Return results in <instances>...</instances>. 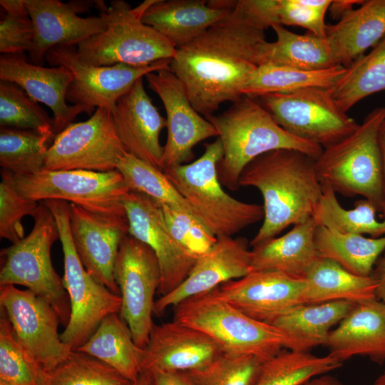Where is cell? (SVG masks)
<instances>
[{"label": "cell", "instance_id": "obj_8", "mask_svg": "<svg viewBox=\"0 0 385 385\" xmlns=\"http://www.w3.org/2000/svg\"><path fill=\"white\" fill-rule=\"evenodd\" d=\"M33 218L29 235L1 251L0 286L25 287L47 302L66 327L71 316L69 298L51 257L52 245L59 239L58 225L43 201Z\"/></svg>", "mask_w": 385, "mask_h": 385}, {"label": "cell", "instance_id": "obj_10", "mask_svg": "<svg viewBox=\"0 0 385 385\" xmlns=\"http://www.w3.org/2000/svg\"><path fill=\"white\" fill-rule=\"evenodd\" d=\"M14 182L21 195L34 201L63 200L96 214L126 217L123 202L130 190L117 170H43L28 175L14 174Z\"/></svg>", "mask_w": 385, "mask_h": 385}, {"label": "cell", "instance_id": "obj_41", "mask_svg": "<svg viewBox=\"0 0 385 385\" xmlns=\"http://www.w3.org/2000/svg\"><path fill=\"white\" fill-rule=\"evenodd\" d=\"M116 370L86 353L72 351L53 369L45 371L43 385H128Z\"/></svg>", "mask_w": 385, "mask_h": 385}, {"label": "cell", "instance_id": "obj_13", "mask_svg": "<svg viewBox=\"0 0 385 385\" xmlns=\"http://www.w3.org/2000/svg\"><path fill=\"white\" fill-rule=\"evenodd\" d=\"M127 153L116 132L112 111L98 108L89 119L72 123L56 135L43 170L112 171Z\"/></svg>", "mask_w": 385, "mask_h": 385}, {"label": "cell", "instance_id": "obj_18", "mask_svg": "<svg viewBox=\"0 0 385 385\" xmlns=\"http://www.w3.org/2000/svg\"><path fill=\"white\" fill-rule=\"evenodd\" d=\"M96 1L24 0L34 26V41L29 52V61L42 66L47 52L59 46H75L103 32L107 27L105 19L81 17Z\"/></svg>", "mask_w": 385, "mask_h": 385}, {"label": "cell", "instance_id": "obj_7", "mask_svg": "<svg viewBox=\"0 0 385 385\" xmlns=\"http://www.w3.org/2000/svg\"><path fill=\"white\" fill-rule=\"evenodd\" d=\"M174 307V321L205 333L225 354L252 355L266 361L287 349L289 343L279 329L244 314L222 299L215 289Z\"/></svg>", "mask_w": 385, "mask_h": 385}, {"label": "cell", "instance_id": "obj_11", "mask_svg": "<svg viewBox=\"0 0 385 385\" xmlns=\"http://www.w3.org/2000/svg\"><path fill=\"white\" fill-rule=\"evenodd\" d=\"M257 98L287 132L323 148L348 136L359 125L337 106L326 88H305Z\"/></svg>", "mask_w": 385, "mask_h": 385}, {"label": "cell", "instance_id": "obj_25", "mask_svg": "<svg viewBox=\"0 0 385 385\" xmlns=\"http://www.w3.org/2000/svg\"><path fill=\"white\" fill-rule=\"evenodd\" d=\"M235 1L155 0L143 13L142 21L178 48L228 14Z\"/></svg>", "mask_w": 385, "mask_h": 385}, {"label": "cell", "instance_id": "obj_32", "mask_svg": "<svg viewBox=\"0 0 385 385\" xmlns=\"http://www.w3.org/2000/svg\"><path fill=\"white\" fill-rule=\"evenodd\" d=\"M277 39L261 46L260 66L270 63L302 70H322L337 66L326 38L309 32L293 33L281 24L272 26Z\"/></svg>", "mask_w": 385, "mask_h": 385}, {"label": "cell", "instance_id": "obj_50", "mask_svg": "<svg viewBox=\"0 0 385 385\" xmlns=\"http://www.w3.org/2000/svg\"><path fill=\"white\" fill-rule=\"evenodd\" d=\"M375 265L376 267L371 276L376 282V297L385 304V254Z\"/></svg>", "mask_w": 385, "mask_h": 385}, {"label": "cell", "instance_id": "obj_37", "mask_svg": "<svg viewBox=\"0 0 385 385\" xmlns=\"http://www.w3.org/2000/svg\"><path fill=\"white\" fill-rule=\"evenodd\" d=\"M342 362L328 354L282 351L265 361L254 385H299L304 381L339 368Z\"/></svg>", "mask_w": 385, "mask_h": 385}, {"label": "cell", "instance_id": "obj_23", "mask_svg": "<svg viewBox=\"0 0 385 385\" xmlns=\"http://www.w3.org/2000/svg\"><path fill=\"white\" fill-rule=\"evenodd\" d=\"M73 79L68 68L35 65L24 53L0 56V80L16 83L36 101L51 108L55 137L72 123L77 115L88 113L83 106L66 103V93Z\"/></svg>", "mask_w": 385, "mask_h": 385}, {"label": "cell", "instance_id": "obj_33", "mask_svg": "<svg viewBox=\"0 0 385 385\" xmlns=\"http://www.w3.org/2000/svg\"><path fill=\"white\" fill-rule=\"evenodd\" d=\"M314 243L322 257L332 260L349 272L369 277L379 257L385 251V236L366 237L344 234L317 225Z\"/></svg>", "mask_w": 385, "mask_h": 385}, {"label": "cell", "instance_id": "obj_16", "mask_svg": "<svg viewBox=\"0 0 385 385\" xmlns=\"http://www.w3.org/2000/svg\"><path fill=\"white\" fill-rule=\"evenodd\" d=\"M145 77L166 113L167 139L161 163L164 171L189 162L197 143L218 135L214 126L192 106L183 83L170 69L150 73Z\"/></svg>", "mask_w": 385, "mask_h": 385}, {"label": "cell", "instance_id": "obj_27", "mask_svg": "<svg viewBox=\"0 0 385 385\" xmlns=\"http://www.w3.org/2000/svg\"><path fill=\"white\" fill-rule=\"evenodd\" d=\"M384 37L385 0H367L327 25L325 38L336 64L347 67Z\"/></svg>", "mask_w": 385, "mask_h": 385}, {"label": "cell", "instance_id": "obj_39", "mask_svg": "<svg viewBox=\"0 0 385 385\" xmlns=\"http://www.w3.org/2000/svg\"><path fill=\"white\" fill-rule=\"evenodd\" d=\"M116 170L122 175L130 191L145 194L160 204L195 215L188 202L162 170L128 153L120 158Z\"/></svg>", "mask_w": 385, "mask_h": 385}, {"label": "cell", "instance_id": "obj_56", "mask_svg": "<svg viewBox=\"0 0 385 385\" xmlns=\"http://www.w3.org/2000/svg\"><path fill=\"white\" fill-rule=\"evenodd\" d=\"M0 385H9V384H8L7 383L0 380Z\"/></svg>", "mask_w": 385, "mask_h": 385}, {"label": "cell", "instance_id": "obj_45", "mask_svg": "<svg viewBox=\"0 0 385 385\" xmlns=\"http://www.w3.org/2000/svg\"><path fill=\"white\" fill-rule=\"evenodd\" d=\"M6 11L0 21V53L29 52L34 41V26L24 0H1Z\"/></svg>", "mask_w": 385, "mask_h": 385}, {"label": "cell", "instance_id": "obj_24", "mask_svg": "<svg viewBox=\"0 0 385 385\" xmlns=\"http://www.w3.org/2000/svg\"><path fill=\"white\" fill-rule=\"evenodd\" d=\"M112 114L128 153L161 170L163 146L160 135L167 126L166 119L147 94L143 78L118 99Z\"/></svg>", "mask_w": 385, "mask_h": 385}, {"label": "cell", "instance_id": "obj_2", "mask_svg": "<svg viewBox=\"0 0 385 385\" xmlns=\"http://www.w3.org/2000/svg\"><path fill=\"white\" fill-rule=\"evenodd\" d=\"M239 183L257 188L263 198V222L251 247L311 218L322 193L314 160L295 150H275L256 158L243 170Z\"/></svg>", "mask_w": 385, "mask_h": 385}, {"label": "cell", "instance_id": "obj_35", "mask_svg": "<svg viewBox=\"0 0 385 385\" xmlns=\"http://www.w3.org/2000/svg\"><path fill=\"white\" fill-rule=\"evenodd\" d=\"M385 90V37L371 51L349 66L334 85L328 89L344 112L363 98Z\"/></svg>", "mask_w": 385, "mask_h": 385}, {"label": "cell", "instance_id": "obj_54", "mask_svg": "<svg viewBox=\"0 0 385 385\" xmlns=\"http://www.w3.org/2000/svg\"><path fill=\"white\" fill-rule=\"evenodd\" d=\"M152 384V374L150 371L142 372L138 378L130 381L128 385H151Z\"/></svg>", "mask_w": 385, "mask_h": 385}, {"label": "cell", "instance_id": "obj_19", "mask_svg": "<svg viewBox=\"0 0 385 385\" xmlns=\"http://www.w3.org/2000/svg\"><path fill=\"white\" fill-rule=\"evenodd\" d=\"M69 227L86 270L98 282L120 295L113 272L120 242L129 234L127 217L101 215L70 203Z\"/></svg>", "mask_w": 385, "mask_h": 385}, {"label": "cell", "instance_id": "obj_21", "mask_svg": "<svg viewBox=\"0 0 385 385\" xmlns=\"http://www.w3.org/2000/svg\"><path fill=\"white\" fill-rule=\"evenodd\" d=\"M251 272V250L247 240L218 237L215 245L197 257L182 284L155 300L154 313L162 315L168 308L174 307L188 298L210 292Z\"/></svg>", "mask_w": 385, "mask_h": 385}, {"label": "cell", "instance_id": "obj_30", "mask_svg": "<svg viewBox=\"0 0 385 385\" xmlns=\"http://www.w3.org/2000/svg\"><path fill=\"white\" fill-rule=\"evenodd\" d=\"M76 351L99 359L130 381L136 380L141 374L144 349L136 344L119 313L106 316L88 341Z\"/></svg>", "mask_w": 385, "mask_h": 385}, {"label": "cell", "instance_id": "obj_1", "mask_svg": "<svg viewBox=\"0 0 385 385\" xmlns=\"http://www.w3.org/2000/svg\"><path fill=\"white\" fill-rule=\"evenodd\" d=\"M265 31L235 1L224 18L177 48L170 70L200 114L207 117L223 103L243 96L247 82L260 66V48L267 41Z\"/></svg>", "mask_w": 385, "mask_h": 385}, {"label": "cell", "instance_id": "obj_52", "mask_svg": "<svg viewBox=\"0 0 385 385\" xmlns=\"http://www.w3.org/2000/svg\"><path fill=\"white\" fill-rule=\"evenodd\" d=\"M299 385H346L337 377L327 374L312 377Z\"/></svg>", "mask_w": 385, "mask_h": 385}, {"label": "cell", "instance_id": "obj_47", "mask_svg": "<svg viewBox=\"0 0 385 385\" xmlns=\"http://www.w3.org/2000/svg\"><path fill=\"white\" fill-rule=\"evenodd\" d=\"M326 12L309 6L305 0H278L279 24L300 26L320 38L326 37Z\"/></svg>", "mask_w": 385, "mask_h": 385}, {"label": "cell", "instance_id": "obj_3", "mask_svg": "<svg viewBox=\"0 0 385 385\" xmlns=\"http://www.w3.org/2000/svg\"><path fill=\"white\" fill-rule=\"evenodd\" d=\"M215 128L223 148L217 166L219 180L237 190L245 167L256 158L272 150L300 151L314 160L323 148L287 132L255 98L243 96L225 111L205 117Z\"/></svg>", "mask_w": 385, "mask_h": 385}, {"label": "cell", "instance_id": "obj_40", "mask_svg": "<svg viewBox=\"0 0 385 385\" xmlns=\"http://www.w3.org/2000/svg\"><path fill=\"white\" fill-rule=\"evenodd\" d=\"M0 125L31 130L53 140V120L20 86L0 81Z\"/></svg>", "mask_w": 385, "mask_h": 385}, {"label": "cell", "instance_id": "obj_43", "mask_svg": "<svg viewBox=\"0 0 385 385\" xmlns=\"http://www.w3.org/2000/svg\"><path fill=\"white\" fill-rule=\"evenodd\" d=\"M265 361L223 353L205 368L184 372L192 385H254Z\"/></svg>", "mask_w": 385, "mask_h": 385}, {"label": "cell", "instance_id": "obj_15", "mask_svg": "<svg viewBox=\"0 0 385 385\" xmlns=\"http://www.w3.org/2000/svg\"><path fill=\"white\" fill-rule=\"evenodd\" d=\"M0 307L23 350L45 371L53 369L73 351L61 339L56 311L31 291L12 284L0 286Z\"/></svg>", "mask_w": 385, "mask_h": 385}, {"label": "cell", "instance_id": "obj_38", "mask_svg": "<svg viewBox=\"0 0 385 385\" xmlns=\"http://www.w3.org/2000/svg\"><path fill=\"white\" fill-rule=\"evenodd\" d=\"M51 140L34 130L1 127V168L15 175H32L43 170Z\"/></svg>", "mask_w": 385, "mask_h": 385}, {"label": "cell", "instance_id": "obj_22", "mask_svg": "<svg viewBox=\"0 0 385 385\" xmlns=\"http://www.w3.org/2000/svg\"><path fill=\"white\" fill-rule=\"evenodd\" d=\"M223 351L205 333L173 320L154 324L144 348L141 373L186 372L206 367Z\"/></svg>", "mask_w": 385, "mask_h": 385}, {"label": "cell", "instance_id": "obj_26", "mask_svg": "<svg viewBox=\"0 0 385 385\" xmlns=\"http://www.w3.org/2000/svg\"><path fill=\"white\" fill-rule=\"evenodd\" d=\"M325 346L343 363L356 356L385 361V304L376 299L358 303L333 329Z\"/></svg>", "mask_w": 385, "mask_h": 385}, {"label": "cell", "instance_id": "obj_14", "mask_svg": "<svg viewBox=\"0 0 385 385\" xmlns=\"http://www.w3.org/2000/svg\"><path fill=\"white\" fill-rule=\"evenodd\" d=\"M45 60L52 66H63L72 73L66 101L86 108L91 114L94 108L113 111L118 99L140 78L163 69H170L171 60H162L144 66L124 63L91 66L81 62L75 46H59L50 49Z\"/></svg>", "mask_w": 385, "mask_h": 385}, {"label": "cell", "instance_id": "obj_31", "mask_svg": "<svg viewBox=\"0 0 385 385\" xmlns=\"http://www.w3.org/2000/svg\"><path fill=\"white\" fill-rule=\"evenodd\" d=\"M304 304L345 300L354 303L376 299L372 276L352 274L336 262L320 257L304 277Z\"/></svg>", "mask_w": 385, "mask_h": 385}, {"label": "cell", "instance_id": "obj_36", "mask_svg": "<svg viewBox=\"0 0 385 385\" xmlns=\"http://www.w3.org/2000/svg\"><path fill=\"white\" fill-rule=\"evenodd\" d=\"M322 193L312 217L318 225L344 234L369 235L371 237L385 236V219L376 218V207L366 199L354 202V208L346 209L338 201L336 192L322 184Z\"/></svg>", "mask_w": 385, "mask_h": 385}, {"label": "cell", "instance_id": "obj_48", "mask_svg": "<svg viewBox=\"0 0 385 385\" xmlns=\"http://www.w3.org/2000/svg\"><path fill=\"white\" fill-rule=\"evenodd\" d=\"M237 4L247 17L265 29L279 24L278 0H239Z\"/></svg>", "mask_w": 385, "mask_h": 385}, {"label": "cell", "instance_id": "obj_46", "mask_svg": "<svg viewBox=\"0 0 385 385\" xmlns=\"http://www.w3.org/2000/svg\"><path fill=\"white\" fill-rule=\"evenodd\" d=\"M160 205L170 232L188 252L198 257L215 245L217 237L195 215Z\"/></svg>", "mask_w": 385, "mask_h": 385}, {"label": "cell", "instance_id": "obj_4", "mask_svg": "<svg viewBox=\"0 0 385 385\" xmlns=\"http://www.w3.org/2000/svg\"><path fill=\"white\" fill-rule=\"evenodd\" d=\"M154 1L145 0L134 8L123 0H113L109 6L103 1H96L94 5L107 27L76 46L79 60L91 66L124 63L135 66L172 60L176 47L142 21L143 13Z\"/></svg>", "mask_w": 385, "mask_h": 385}, {"label": "cell", "instance_id": "obj_20", "mask_svg": "<svg viewBox=\"0 0 385 385\" xmlns=\"http://www.w3.org/2000/svg\"><path fill=\"white\" fill-rule=\"evenodd\" d=\"M224 300L247 316L265 322L304 304L305 281L284 273L253 271L215 288Z\"/></svg>", "mask_w": 385, "mask_h": 385}, {"label": "cell", "instance_id": "obj_44", "mask_svg": "<svg viewBox=\"0 0 385 385\" xmlns=\"http://www.w3.org/2000/svg\"><path fill=\"white\" fill-rule=\"evenodd\" d=\"M0 183V237L14 244L22 240L24 217H34L39 202L21 195L15 187L14 173L1 170Z\"/></svg>", "mask_w": 385, "mask_h": 385}, {"label": "cell", "instance_id": "obj_42", "mask_svg": "<svg viewBox=\"0 0 385 385\" xmlns=\"http://www.w3.org/2000/svg\"><path fill=\"white\" fill-rule=\"evenodd\" d=\"M0 313V380L9 385H43L45 370L23 350L1 307Z\"/></svg>", "mask_w": 385, "mask_h": 385}, {"label": "cell", "instance_id": "obj_17", "mask_svg": "<svg viewBox=\"0 0 385 385\" xmlns=\"http://www.w3.org/2000/svg\"><path fill=\"white\" fill-rule=\"evenodd\" d=\"M123 204L129 235L148 245L157 257L161 273L158 294L164 296L187 278L197 257L172 235L159 202L145 194L129 191Z\"/></svg>", "mask_w": 385, "mask_h": 385}, {"label": "cell", "instance_id": "obj_49", "mask_svg": "<svg viewBox=\"0 0 385 385\" xmlns=\"http://www.w3.org/2000/svg\"><path fill=\"white\" fill-rule=\"evenodd\" d=\"M151 385H192L184 372L150 371Z\"/></svg>", "mask_w": 385, "mask_h": 385}, {"label": "cell", "instance_id": "obj_34", "mask_svg": "<svg viewBox=\"0 0 385 385\" xmlns=\"http://www.w3.org/2000/svg\"><path fill=\"white\" fill-rule=\"evenodd\" d=\"M346 67L337 65L322 70H302L264 63L251 74L243 96L257 98L263 95L285 93L305 88H332L344 74Z\"/></svg>", "mask_w": 385, "mask_h": 385}, {"label": "cell", "instance_id": "obj_55", "mask_svg": "<svg viewBox=\"0 0 385 385\" xmlns=\"http://www.w3.org/2000/svg\"><path fill=\"white\" fill-rule=\"evenodd\" d=\"M373 385H385V371L376 379Z\"/></svg>", "mask_w": 385, "mask_h": 385}, {"label": "cell", "instance_id": "obj_12", "mask_svg": "<svg viewBox=\"0 0 385 385\" xmlns=\"http://www.w3.org/2000/svg\"><path fill=\"white\" fill-rule=\"evenodd\" d=\"M113 273L121 297L119 315L136 344L144 349L154 325V297L161 281L157 257L148 245L128 234L120 242Z\"/></svg>", "mask_w": 385, "mask_h": 385}, {"label": "cell", "instance_id": "obj_6", "mask_svg": "<svg viewBox=\"0 0 385 385\" xmlns=\"http://www.w3.org/2000/svg\"><path fill=\"white\" fill-rule=\"evenodd\" d=\"M223 157L219 138L205 144L202 155L164 173L197 218L217 237H233L264 217L262 205L238 200L222 188L217 166Z\"/></svg>", "mask_w": 385, "mask_h": 385}, {"label": "cell", "instance_id": "obj_51", "mask_svg": "<svg viewBox=\"0 0 385 385\" xmlns=\"http://www.w3.org/2000/svg\"><path fill=\"white\" fill-rule=\"evenodd\" d=\"M363 1L360 0H332L329 10L334 19H341L352 11L355 5H360Z\"/></svg>", "mask_w": 385, "mask_h": 385}, {"label": "cell", "instance_id": "obj_53", "mask_svg": "<svg viewBox=\"0 0 385 385\" xmlns=\"http://www.w3.org/2000/svg\"><path fill=\"white\" fill-rule=\"evenodd\" d=\"M379 147L382 162L385 202V118L381 123L379 130ZM384 213L385 214V208Z\"/></svg>", "mask_w": 385, "mask_h": 385}, {"label": "cell", "instance_id": "obj_28", "mask_svg": "<svg viewBox=\"0 0 385 385\" xmlns=\"http://www.w3.org/2000/svg\"><path fill=\"white\" fill-rule=\"evenodd\" d=\"M317 225L312 217L294 225L284 235L252 247V272H278L304 279L320 257L314 243V232Z\"/></svg>", "mask_w": 385, "mask_h": 385}, {"label": "cell", "instance_id": "obj_9", "mask_svg": "<svg viewBox=\"0 0 385 385\" xmlns=\"http://www.w3.org/2000/svg\"><path fill=\"white\" fill-rule=\"evenodd\" d=\"M43 202L58 225L63 254L62 279L71 306L70 319L60 337L73 351L88 341L106 316L120 312L121 297L95 280L83 267L70 232V203L57 200Z\"/></svg>", "mask_w": 385, "mask_h": 385}, {"label": "cell", "instance_id": "obj_29", "mask_svg": "<svg viewBox=\"0 0 385 385\" xmlns=\"http://www.w3.org/2000/svg\"><path fill=\"white\" fill-rule=\"evenodd\" d=\"M356 303L339 300L295 306L269 322L288 338L287 349L309 352L324 345L332 328L352 310Z\"/></svg>", "mask_w": 385, "mask_h": 385}, {"label": "cell", "instance_id": "obj_5", "mask_svg": "<svg viewBox=\"0 0 385 385\" xmlns=\"http://www.w3.org/2000/svg\"><path fill=\"white\" fill-rule=\"evenodd\" d=\"M385 107L367 115L356 129L337 143L323 148L314 160L318 178L336 193L364 197L384 212V187L379 130Z\"/></svg>", "mask_w": 385, "mask_h": 385}]
</instances>
